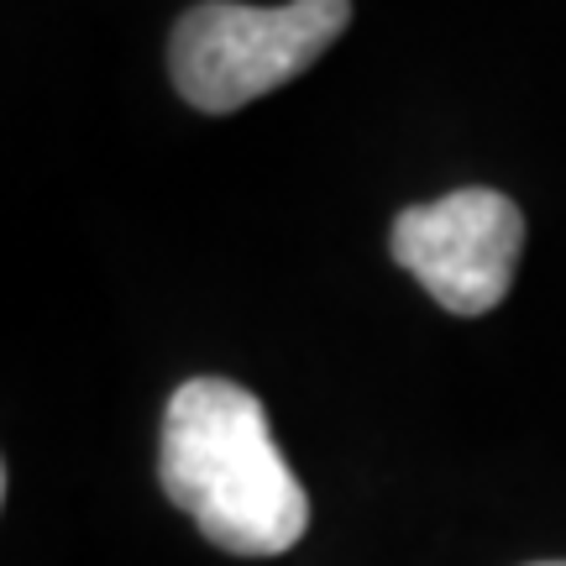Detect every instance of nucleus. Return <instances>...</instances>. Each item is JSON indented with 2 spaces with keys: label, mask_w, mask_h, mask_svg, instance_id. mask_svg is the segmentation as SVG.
<instances>
[{
  "label": "nucleus",
  "mask_w": 566,
  "mask_h": 566,
  "mask_svg": "<svg viewBox=\"0 0 566 566\" xmlns=\"http://www.w3.org/2000/svg\"><path fill=\"white\" fill-rule=\"evenodd\" d=\"M163 493L231 556H283L310 525V499L283 462L258 394L231 378H189L163 409Z\"/></svg>",
  "instance_id": "nucleus-1"
},
{
  "label": "nucleus",
  "mask_w": 566,
  "mask_h": 566,
  "mask_svg": "<svg viewBox=\"0 0 566 566\" xmlns=\"http://www.w3.org/2000/svg\"><path fill=\"white\" fill-rule=\"evenodd\" d=\"M352 0H289L242 6L205 0L184 11L168 42L174 90L205 116H231L242 105L300 80L331 42L346 32Z\"/></svg>",
  "instance_id": "nucleus-2"
},
{
  "label": "nucleus",
  "mask_w": 566,
  "mask_h": 566,
  "mask_svg": "<svg viewBox=\"0 0 566 566\" xmlns=\"http://www.w3.org/2000/svg\"><path fill=\"white\" fill-rule=\"evenodd\" d=\"M388 247L441 310L472 321L504 304L525 252V216L499 189H451L430 205H409Z\"/></svg>",
  "instance_id": "nucleus-3"
},
{
  "label": "nucleus",
  "mask_w": 566,
  "mask_h": 566,
  "mask_svg": "<svg viewBox=\"0 0 566 566\" xmlns=\"http://www.w3.org/2000/svg\"><path fill=\"white\" fill-rule=\"evenodd\" d=\"M535 566H566V562H535Z\"/></svg>",
  "instance_id": "nucleus-4"
}]
</instances>
